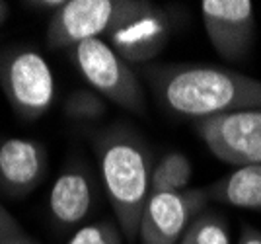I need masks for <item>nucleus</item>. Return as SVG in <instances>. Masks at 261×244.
<instances>
[{
    "mask_svg": "<svg viewBox=\"0 0 261 244\" xmlns=\"http://www.w3.org/2000/svg\"><path fill=\"white\" fill-rule=\"evenodd\" d=\"M141 77L168 113L184 119H208L224 113L261 110V80L238 70L166 63L142 65Z\"/></svg>",
    "mask_w": 261,
    "mask_h": 244,
    "instance_id": "1",
    "label": "nucleus"
},
{
    "mask_svg": "<svg viewBox=\"0 0 261 244\" xmlns=\"http://www.w3.org/2000/svg\"><path fill=\"white\" fill-rule=\"evenodd\" d=\"M103 188L125 240H139L142 213L150 198L152 158L135 129L111 125L94 135Z\"/></svg>",
    "mask_w": 261,
    "mask_h": 244,
    "instance_id": "2",
    "label": "nucleus"
},
{
    "mask_svg": "<svg viewBox=\"0 0 261 244\" xmlns=\"http://www.w3.org/2000/svg\"><path fill=\"white\" fill-rule=\"evenodd\" d=\"M0 90L23 121L41 119L57 96L49 63L39 51L25 45H12L0 51Z\"/></svg>",
    "mask_w": 261,
    "mask_h": 244,
    "instance_id": "3",
    "label": "nucleus"
},
{
    "mask_svg": "<svg viewBox=\"0 0 261 244\" xmlns=\"http://www.w3.org/2000/svg\"><path fill=\"white\" fill-rule=\"evenodd\" d=\"M70 51L78 72L96 94L133 115L146 113V96L139 75L103 39H88Z\"/></svg>",
    "mask_w": 261,
    "mask_h": 244,
    "instance_id": "4",
    "label": "nucleus"
},
{
    "mask_svg": "<svg viewBox=\"0 0 261 244\" xmlns=\"http://www.w3.org/2000/svg\"><path fill=\"white\" fill-rule=\"evenodd\" d=\"M142 0H66L47 26L49 49H72L88 39H101L125 18L139 10Z\"/></svg>",
    "mask_w": 261,
    "mask_h": 244,
    "instance_id": "5",
    "label": "nucleus"
},
{
    "mask_svg": "<svg viewBox=\"0 0 261 244\" xmlns=\"http://www.w3.org/2000/svg\"><path fill=\"white\" fill-rule=\"evenodd\" d=\"M195 131L218 160L261 166V110H244L195 121Z\"/></svg>",
    "mask_w": 261,
    "mask_h": 244,
    "instance_id": "6",
    "label": "nucleus"
},
{
    "mask_svg": "<svg viewBox=\"0 0 261 244\" xmlns=\"http://www.w3.org/2000/svg\"><path fill=\"white\" fill-rule=\"evenodd\" d=\"M201 18L213 49L228 63H244L255 43V6L250 0H203Z\"/></svg>",
    "mask_w": 261,
    "mask_h": 244,
    "instance_id": "7",
    "label": "nucleus"
},
{
    "mask_svg": "<svg viewBox=\"0 0 261 244\" xmlns=\"http://www.w3.org/2000/svg\"><path fill=\"white\" fill-rule=\"evenodd\" d=\"M207 189L150 193L142 213L141 244H181L189 223L207 209Z\"/></svg>",
    "mask_w": 261,
    "mask_h": 244,
    "instance_id": "8",
    "label": "nucleus"
},
{
    "mask_svg": "<svg viewBox=\"0 0 261 244\" xmlns=\"http://www.w3.org/2000/svg\"><path fill=\"white\" fill-rule=\"evenodd\" d=\"M172 35L168 14L152 2L142 0L139 10L111 30L109 47L129 65H148L162 53Z\"/></svg>",
    "mask_w": 261,
    "mask_h": 244,
    "instance_id": "9",
    "label": "nucleus"
},
{
    "mask_svg": "<svg viewBox=\"0 0 261 244\" xmlns=\"http://www.w3.org/2000/svg\"><path fill=\"white\" fill-rule=\"evenodd\" d=\"M47 151L32 139L8 137L0 141V189L12 198H25L41 184Z\"/></svg>",
    "mask_w": 261,
    "mask_h": 244,
    "instance_id": "10",
    "label": "nucleus"
},
{
    "mask_svg": "<svg viewBox=\"0 0 261 244\" xmlns=\"http://www.w3.org/2000/svg\"><path fill=\"white\" fill-rule=\"evenodd\" d=\"M94 203V186L86 168L66 166L49 191V213L55 225L72 229L90 215Z\"/></svg>",
    "mask_w": 261,
    "mask_h": 244,
    "instance_id": "11",
    "label": "nucleus"
},
{
    "mask_svg": "<svg viewBox=\"0 0 261 244\" xmlns=\"http://www.w3.org/2000/svg\"><path fill=\"white\" fill-rule=\"evenodd\" d=\"M205 189L208 201L261 213V166H240Z\"/></svg>",
    "mask_w": 261,
    "mask_h": 244,
    "instance_id": "12",
    "label": "nucleus"
},
{
    "mask_svg": "<svg viewBox=\"0 0 261 244\" xmlns=\"http://www.w3.org/2000/svg\"><path fill=\"white\" fill-rule=\"evenodd\" d=\"M193 176L189 158L181 153H168L152 166L150 193L162 191H184Z\"/></svg>",
    "mask_w": 261,
    "mask_h": 244,
    "instance_id": "13",
    "label": "nucleus"
},
{
    "mask_svg": "<svg viewBox=\"0 0 261 244\" xmlns=\"http://www.w3.org/2000/svg\"><path fill=\"white\" fill-rule=\"evenodd\" d=\"M181 244H230L228 223L218 213L201 211L193 221L189 223Z\"/></svg>",
    "mask_w": 261,
    "mask_h": 244,
    "instance_id": "14",
    "label": "nucleus"
},
{
    "mask_svg": "<svg viewBox=\"0 0 261 244\" xmlns=\"http://www.w3.org/2000/svg\"><path fill=\"white\" fill-rule=\"evenodd\" d=\"M106 110L108 106L103 98L90 90H76L65 102V113L76 121H98L106 115Z\"/></svg>",
    "mask_w": 261,
    "mask_h": 244,
    "instance_id": "15",
    "label": "nucleus"
},
{
    "mask_svg": "<svg viewBox=\"0 0 261 244\" xmlns=\"http://www.w3.org/2000/svg\"><path fill=\"white\" fill-rule=\"evenodd\" d=\"M123 233L117 223H92L72 234L66 244H123Z\"/></svg>",
    "mask_w": 261,
    "mask_h": 244,
    "instance_id": "16",
    "label": "nucleus"
},
{
    "mask_svg": "<svg viewBox=\"0 0 261 244\" xmlns=\"http://www.w3.org/2000/svg\"><path fill=\"white\" fill-rule=\"evenodd\" d=\"M22 233V225L16 221L10 213L4 209V205L0 203V244H8Z\"/></svg>",
    "mask_w": 261,
    "mask_h": 244,
    "instance_id": "17",
    "label": "nucleus"
},
{
    "mask_svg": "<svg viewBox=\"0 0 261 244\" xmlns=\"http://www.w3.org/2000/svg\"><path fill=\"white\" fill-rule=\"evenodd\" d=\"M238 244H261V231H257L251 225H244L240 233Z\"/></svg>",
    "mask_w": 261,
    "mask_h": 244,
    "instance_id": "18",
    "label": "nucleus"
},
{
    "mask_svg": "<svg viewBox=\"0 0 261 244\" xmlns=\"http://www.w3.org/2000/svg\"><path fill=\"white\" fill-rule=\"evenodd\" d=\"M8 244H39V242H37L33 236H30V234L23 231L20 236H16V238H14V240H10Z\"/></svg>",
    "mask_w": 261,
    "mask_h": 244,
    "instance_id": "19",
    "label": "nucleus"
},
{
    "mask_svg": "<svg viewBox=\"0 0 261 244\" xmlns=\"http://www.w3.org/2000/svg\"><path fill=\"white\" fill-rule=\"evenodd\" d=\"M8 14H10V4L0 0V26H4L6 18H8Z\"/></svg>",
    "mask_w": 261,
    "mask_h": 244,
    "instance_id": "20",
    "label": "nucleus"
}]
</instances>
